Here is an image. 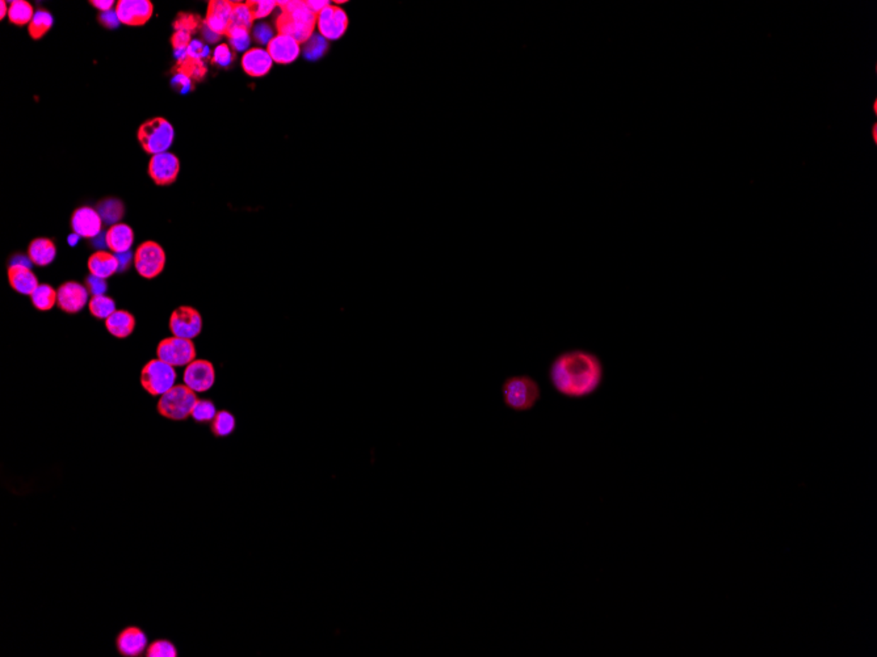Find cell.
<instances>
[{
    "label": "cell",
    "instance_id": "47",
    "mask_svg": "<svg viewBox=\"0 0 877 657\" xmlns=\"http://www.w3.org/2000/svg\"><path fill=\"white\" fill-rule=\"evenodd\" d=\"M203 24H204V23H203ZM204 27H205V25H204ZM203 35H204V38L208 40L209 42H215V41L221 37L218 36V35H215V33H213L210 29H208L206 27L204 28V30H203Z\"/></svg>",
    "mask_w": 877,
    "mask_h": 657
},
{
    "label": "cell",
    "instance_id": "38",
    "mask_svg": "<svg viewBox=\"0 0 877 657\" xmlns=\"http://www.w3.org/2000/svg\"><path fill=\"white\" fill-rule=\"evenodd\" d=\"M201 23H203L201 18L196 16V15L179 13V16L176 18L175 23H174V28H175V30H186V32H189V33H193L195 30H197V28L203 25Z\"/></svg>",
    "mask_w": 877,
    "mask_h": 657
},
{
    "label": "cell",
    "instance_id": "43",
    "mask_svg": "<svg viewBox=\"0 0 877 657\" xmlns=\"http://www.w3.org/2000/svg\"><path fill=\"white\" fill-rule=\"evenodd\" d=\"M98 23H100L103 27L108 28V29H115V28L118 27V23H120V20L117 18L116 12H112V11L101 12V13L98 15Z\"/></svg>",
    "mask_w": 877,
    "mask_h": 657
},
{
    "label": "cell",
    "instance_id": "21",
    "mask_svg": "<svg viewBox=\"0 0 877 657\" xmlns=\"http://www.w3.org/2000/svg\"><path fill=\"white\" fill-rule=\"evenodd\" d=\"M135 241V232L126 223H116L108 229L106 244L115 253H126Z\"/></svg>",
    "mask_w": 877,
    "mask_h": 657
},
{
    "label": "cell",
    "instance_id": "44",
    "mask_svg": "<svg viewBox=\"0 0 877 657\" xmlns=\"http://www.w3.org/2000/svg\"><path fill=\"white\" fill-rule=\"evenodd\" d=\"M187 54L191 55V57H195V58L201 59V58H205V57L209 55V47L205 46V45L201 44L200 41H192L191 45H189Z\"/></svg>",
    "mask_w": 877,
    "mask_h": 657
},
{
    "label": "cell",
    "instance_id": "39",
    "mask_svg": "<svg viewBox=\"0 0 877 657\" xmlns=\"http://www.w3.org/2000/svg\"><path fill=\"white\" fill-rule=\"evenodd\" d=\"M226 37L230 40V45L233 46L235 50H246L250 45V35L249 30L244 29H232L226 33Z\"/></svg>",
    "mask_w": 877,
    "mask_h": 657
},
{
    "label": "cell",
    "instance_id": "32",
    "mask_svg": "<svg viewBox=\"0 0 877 657\" xmlns=\"http://www.w3.org/2000/svg\"><path fill=\"white\" fill-rule=\"evenodd\" d=\"M252 23H254V18L251 15L250 9L246 6V3L235 1L227 32L232 30V29L250 30V28L252 27Z\"/></svg>",
    "mask_w": 877,
    "mask_h": 657
},
{
    "label": "cell",
    "instance_id": "28",
    "mask_svg": "<svg viewBox=\"0 0 877 657\" xmlns=\"http://www.w3.org/2000/svg\"><path fill=\"white\" fill-rule=\"evenodd\" d=\"M53 16L49 11L44 8L37 9L35 16L32 18L29 27H28V33L33 40H40L45 36L46 33L53 27Z\"/></svg>",
    "mask_w": 877,
    "mask_h": 657
},
{
    "label": "cell",
    "instance_id": "45",
    "mask_svg": "<svg viewBox=\"0 0 877 657\" xmlns=\"http://www.w3.org/2000/svg\"><path fill=\"white\" fill-rule=\"evenodd\" d=\"M306 4H307V7H309V8L313 11L315 15H319V13L322 12L323 9L330 6V1H327V0H326V1H317V0H309V1H306Z\"/></svg>",
    "mask_w": 877,
    "mask_h": 657
},
{
    "label": "cell",
    "instance_id": "26",
    "mask_svg": "<svg viewBox=\"0 0 877 657\" xmlns=\"http://www.w3.org/2000/svg\"><path fill=\"white\" fill-rule=\"evenodd\" d=\"M96 210L101 215L103 222L113 226L124 217L125 206L117 198H106L98 202Z\"/></svg>",
    "mask_w": 877,
    "mask_h": 657
},
{
    "label": "cell",
    "instance_id": "34",
    "mask_svg": "<svg viewBox=\"0 0 877 657\" xmlns=\"http://www.w3.org/2000/svg\"><path fill=\"white\" fill-rule=\"evenodd\" d=\"M146 657H178L176 646L167 639H158L149 644Z\"/></svg>",
    "mask_w": 877,
    "mask_h": 657
},
{
    "label": "cell",
    "instance_id": "2",
    "mask_svg": "<svg viewBox=\"0 0 877 657\" xmlns=\"http://www.w3.org/2000/svg\"><path fill=\"white\" fill-rule=\"evenodd\" d=\"M283 12L276 18V29L281 36L292 37L298 44H306L314 35L317 15L306 1H278Z\"/></svg>",
    "mask_w": 877,
    "mask_h": 657
},
{
    "label": "cell",
    "instance_id": "11",
    "mask_svg": "<svg viewBox=\"0 0 877 657\" xmlns=\"http://www.w3.org/2000/svg\"><path fill=\"white\" fill-rule=\"evenodd\" d=\"M183 382L196 394L210 390L215 383V366L208 360L192 361L184 370Z\"/></svg>",
    "mask_w": 877,
    "mask_h": 657
},
{
    "label": "cell",
    "instance_id": "29",
    "mask_svg": "<svg viewBox=\"0 0 877 657\" xmlns=\"http://www.w3.org/2000/svg\"><path fill=\"white\" fill-rule=\"evenodd\" d=\"M57 290L47 284L38 285V287L30 295L32 303L38 311L52 310L57 304Z\"/></svg>",
    "mask_w": 877,
    "mask_h": 657
},
{
    "label": "cell",
    "instance_id": "1",
    "mask_svg": "<svg viewBox=\"0 0 877 657\" xmlns=\"http://www.w3.org/2000/svg\"><path fill=\"white\" fill-rule=\"evenodd\" d=\"M549 381L560 395L583 399L594 395L604 381V366L598 355L572 349L557 355L549 367Z\"/></svg>",
    "mask_w": 877,
    "mask_h": 657
},
{
    "label": "cell",
    "instance_id": "30",
    "mask_svg": "<svg viewBox=\"0 0 877 657\" xmlns=\"http://www.w3.org/2000/svg\"><path fill=\"white\" fill-rule=\"evenodd\" d=\"M90 314L98 320L108 319L116 311V302L106 294L92 295L89 302Z\"/></svg>",
    "mask_w": 877,
    "mask_h": 657
},
{
    "label": "cell",
    "instance_id": "31",
    "mask_svg": "<svg viewBox=\"0 0 877 657\" xmlns=\"http://www.w3.org/2000/svg\"><path fill=\"white\" fill-rule=\"evenodd\" d=\"M235 428H237V420L234 418L233 413L225 409L218 411L213 421L210 423V430L215 437H218V438H224V437L233 435Z\"/></svg>",
    "mask_w": 877,
    "mask_h": 657
},
{
    "label": "cell",
    "instance_id": "18",
    "mask_svg": "<svg viewBox=\"0 0 877 657\" xmlns=\"http://www.w3.org/2000/svg\"><path fill=\"white\" fill-rule=\"evenodd\" d=\"M267 52L273 62L289 64V63L295 62L297 57L300 55L301 49H300V44L292 37L278 35L269 41Z\"/></svg>",
    "mask_w": 877,
    "mask_h": 657
},
{
    "label": "cell",
    "instance_id": "36",
    "mask_svg": "<svg viewBox=\"0 0 877 657\" xmlns=\"http://www.w3.org/2000/svg\"><path fill=\"white\" fill-rule=\"evenodd\" d=\"M191 37H192V33L186 32V30H175V33L171 37V44L179 59L187 55L189 45L192 42Z\"/></svg>",
    "mask_w": 877,
    "mask_h": 657
},
{
    "label": "cell",
    "instance_id": "4",
    "mask_svg": "<svg viewBox=\"0 0 877 657\" xmlns=\"http://www.w3.org/2000/svg\"><path fill=\"white\" fill-rule=\"evenodd\" d=\"M198 400L197 394L191 390L188 386L175 384L171 390L162 395L157 411L162 418H169L172 421H183L192 415L193 407Z\"/></svg>",
    "mask_w": 877,
    "mask_h": 657
},
{
    "label": "cell",
    "instance_id": "15",
    "mask_svg": "<svg viewBox=\"0 0 877 657\" xmlns=\"http://www.w3.org/2000/svg\"><path fill=\"white\" fill-rule=\"evenodd\" d=\"M349 25V18L346 12L339 7L329 6L318 15V28L321 36L326 40H338L341 38Z\"/></svg>",
    "mask_w": 877,
    "mask_h": 657
},
{
    "label": "cell",
    "instance_id": "9",
    "mask_svg": "<svg viewBox=\"0 0 877 657\" xmlns=\"http://www.w3.org/2000/svg\"><path fill=\"white\" fill-rule=\"evenodd\" d=\"M203 316L191 306H180L171 314L170 331L172 336L193 340L201 333Z\"/></svg>",
    "mask_w": 877,
    "mask_h": 657
},
{
    "label": "cell",
    "instance_id": "27",
    "mask_svg": "<svg viewBox=\"0 0 877 657\" xmlns=\"http://www.w3.org/2000/svg\"><path fill=\"white\" fill-rule=\"evenodd\" d=\"M35 13L36 12L33 11L32 4H29L26 0H15L9 3V18L15 25L23 27L30 24Z\"/></svg>",
    "mask_w": 877,
    "mask_h": 657
},
{
    "label": "cell",
    "instance_id": "17",
    "mask_svg": "<svg viewBox=\"0 0 877 657\" xmlns=\"http://www.w3.org/2000/svg\"><path fill=\"white\" fill-rule=\"evenodd\" d=\"M116 647L121 656L138 657L146 652L149 647L147 635L144 630L135 626H129L118 634Z\"/></svg>",
    "mask_w": 877,
    "mask_h": 657
},
{
    "label": "cell",
    "instance_id": "25",
    "mask_svg": "<svg viewBox=\"0 0 877 657\" xmlns=\"http://www.w3.org/2000/svg\"><path fill=\"white\" fill-rule=\"evenodd\" d=\"M174 72H176V75H183L188 79L201 80L205 76L206 67L201 59L187 54L175 64Z\"/></svg>",
    "mask_w": 877,
    "mask_h": 657
},
{
    "label": "cell",
    "instance_id": "10",
    "mask_svg": "<svg viewBox=\"0 0 877 657\" xmlns=\"http://www.w3.org/2000/svg\"><path fill=\"white\" fill-rule=\"evenodd\" d=\"M147 171L157 185L166 187L174 184L179 176L180 161L176 155L169 152H162L152 155Z\"/></svg>",
    "mask_w": 877,
    "mask_h": 657
},
{
    "label": "cell",
    "instance_id": "6",
    "mask_svg": "<svg viewBox=\"0 0 877 657\" xmlns=\"http://www.w3.org/2000/svg\"><path fill=\"white\" fill-rule=\"evenodd\" d=\"M176 379L175 367L159 358L150 360L141 372V386L152 396H162L176 384Z\"/></svg>",
    "mask_w": 877,
    "mask_h": 657
},
{
    "label": "cell",
    "instance_id": "35",
    "mask_svg": "<svg viewBox=\"0 0 877 657\" xmlns=\"http://www.w3.org/2000/svg\"><path fill=\"white\" fill-rule=\"evenodd\" d=\"M329 49L327 40L321 35H313L312 38L305 44L304 54L305 57L310 61H315L318 58L323 57Z\"/></svg>",
    "mask_w": 877,
    "mask_h": 657
},
{
    "label": "cell",
    "instance_id": "22",
    "mask_svg": "<svg viewBox=\"0 0 877 657\" xmlns=\"http://www.w3.org/2000/svg\"><path fill=\"white\" fill-rule=\"evenodd\" d=\"M120 269V260L113 253L98 251L89 258V270L91 275L101 280H107Z\"/></svg>",
    "mask_w": 877,
    "mask_h": 657
},
{
    "label": "cell",
    "instance_id": "16",
    "mask_svg": "<svg viewBox=\"0 0 877 657\" xmlns=\"http://www.w3.org/2000/svg\"><path fill=\"white\" fill-rule=\"evenodd\" d=\"M235 1L212 0L208 4L204 25L218 36H226Z\"/></svg>",
    "mask_w": 877,
    "mask_h": 657
},
{
    "label": "cell",
    "instance_id": "3",
    "mask_svg": "<svg viewBox=\"0 0 877 657\" xmlns=\"http://www.w3.org/2000/svg\"><path fill=\"white\" fill-rule=\"evenodd\" d=\"M503 403L515 412H528L536 407L541 398L538 383L528 375H515L502 384Z\"/></svg>",
    "mask_w": 877,
    "mask_h": 657
},
{
    "label": "cell",
    "instance_id": "48",
    "mask_svg": "<svg viewBox=\"0 0 877 657\" xmlns=\"http://www.w3.org/2000/svg\"><path fill=\"white\" fill-rule=\"evenodd\" d=\"M0 6H1V15H0V18L3 20V18H6V15H9V11H7V4H6V1H1V3H0Z\"/></svg>",
    "mask_w": 877,
    "mask_h": 657
},
{
    "label": "cell",
    "instance_id": "46",
    "mask_svg": "<svg viewBox=\"0 0 877 657\" xmlns=\"http://www.w3.org/2000/svg\"><path fill=\"white\" fill-rule=\"evenodd\" d=\"M91 4L95 8L100 9L101 12H108V11L112 9L113 4H116V3L113 0H94V1H91Z\"/></svg>",
    "mask_w": 877,
    "mask_h": 657
},
{
    "label": "cell",
    "instance_id": "5",
    "mask_svg": "<svg viewBox=\"0 0 877 657\" xmlns=\"http://www.w3.org/2000/svg\"><path fill=\"white\" fill-rule=\"evenodd\" d=\"M137 138L145 152L157 155L167 152L172 146L175 130L169 120L163 117H154L140 126Z\"/></svg>",
    "mask_w": 877,
    "mask_h": 657
},
{
    "label": "cell",
    "instance_id": "19",
    "mask_svg": "<svg viewBox=\"0 0 877 657\" xmlns=\"http://www.w3.org/2000/svg\"><path fill=\"white\" fill-rule=\"evenodd\" d=\"M7 275L11 287L15 292L24 295H32L40 285L36 275L30 270V268L23 264H11L7 269Z\"/></svg>",
    "mask_w": 877,
    "mask_h": 657
},
{
    "label": "cell",
    "instance_id": "14",
    "mask_svg": "<svg viewBox=\"0 0 877 657\" xmlns=\"http://www.w3.org/2000/svg\"><path fill=\"white\" fill-rule=\"evenodd\" d=\"M103 219L96 209L91 206L78 207L72 215V229L79 238H96L103 229Z\"/></svg>",
    "mask_w": 877,
    "mask_h": 657
},
{
    "label": "cell",
    "instance_id": "12",
    "mask_svg": "<svg viewBox=\"0 0 877 657\" xmlns=\"http://www.w3.org/2000/svg\"><path fill=\"white\" fill-rule=\"evenodd\" d=\"M115 12L124 25L141 27L152 18L154 7L150 0H120Z\"/></svg>",
    "mask_w": 877,
    "mask_h": 657
},
{
    "label": "cell",
    "instance_id": "20",
    "mask_svg": "<svg viewBox=\"0 0 877 657\" xmlns=\"http://www.w3.org/2000/svg\"><path fill=\"white\" fill-rule=\"evenodd\" d=\"M272 63L273 61L268 52L260 47H252L243 54V70L252 78H261L267 75L272 69Z\"/></svg>",
    "mask_w": 877,
    "mask_h": 657
},
{
    "label": "cell",
    "instance_id": "37",
    "mask_svg": "<svg viewBox=\"0 0 877 657\" xmlns=\"http://www.w3.org/2000/svg\"><path fill=\"white\" fill-rule=\"evenodd\" d=\"M246 6L250 9L251 15L254 20L255 18H261L268 16L269 13L275 9L278 6V1H271V0H251L247 1Z\"/></svg>",
    "mask_w": 877,
    "mask_h": 657
},
{
    "label": "cell",
    "instance_id": "8",
    "mask_svg": "<svg viewBox=\"0 0 877 657\" xmlns=\"http://www.w3.org/2000/svg\"><path fill=\"white\" fill-rule=\"evenodd\" d=\"M157 355L163 362L174 367L187 366L196 360V345L188 338H163L157 347Z\"/></svg>",
    "mask_w": 877,
    "mask_h": 657
},
{
    "label": "cell",
    "instance_id": "40",
    "mask_svg": "<svg viewBox=\"0 0 877 657\" xmlns=\"http://www.w3.org/2000/svg\"><path fill=\"white\" fill-rule=\"evenodd\" d=\"M233 59L234 54L230 50V46L226 44H221L215 47V55H213L212 62L215 63V64H218V66H229L230 63L233 62Z\"/></svg>",
    "mask_w": 877,
    "mask_h": 657
},
{
    "label": "cell",
    "instance_id": "42",
    "mask_svg": "<svg viewBox=\"0 0 877 657\" xmlns=\"http://www.w3.org/2000/svg\"><path fill=\"white\" fill-rule=\"evenodd\" d=\"M86 285H87L86 287H89V292H90V293L92 294V295H98V294H104V292H106V289H107V284H106V280H101V278H98V277H94V275H90V277L87 278V281H86Z\"/></svg>",
    "mask_w": 877,
    "mask_h": 657
},
{
    "label": "cell",
    "instance_id": "23",
    "mask_svg": "<svg viewBox=\"0 0 877 657\" xmlns=\"http://www.w3.org/2000/svg\"><path fill=\"white\" fill-rule=\"evenodd\" d=\"M57 256V248L52 239L37 238L28 246V258L37 267H47Z\"/></svg>",
    "mask_w": 877,
    "mask_h": 657
},
{
    "label": "cell",
    "instance_id": "13",
    "mask_svg": "<svg viewBox=\"0 0 877 657\" xmlns=\"http://www.w3.org/2000/svg\"><path fill=\"white\" fill-rule=\"evenodd\" d=\"M89 293L86 286L75 281H67L57 290V306L66 314H78L89 302Z\"/></svg>",
    "mask_w": 877,
    "mask_h": 657
},
{
    "label": "cell",
    "instance_id": "41",
    "mask_svg": "<svg viewBox=\"0 0 877 657\" xmlns=\"http://www.w3.org/2000/svg\"><path fill=\"white\" fill-rule=\"evenodd\" d=\"M272 36H273V32L268 24H260L254 29V37L258 44L268 45L269 41L273 38Z\"/></svg>",
    "mask_w": 877,
    "mask_h": 657
},
{
    "label": "cell",
    "instance_id": "33",
    "mask_svg": "<svg viewBox=\"0 0 877 657\" xmlns=\"http://www.w3.org/2000/svg\"><path fill=\"white\" fill-rule=\"evenodd\" d=\"M217 409H215V403L209 399H198L193 407L191 418H193L200 424H206V423H212L213 418L217 415Z\"/></svg>",
    "mask_w": 877,
    "mask_h": 657
},
{
    "label": "cell",
    "instance_id": "24",
    "mask_svg": "<svg viewBox=\"0 0 877 657\" xmlns=\"http://www.w3.org/2000/svg\"><path fill=\"white\" fill-rule=\"evenodd\" d=\"M106 328L117 338H129L135 329V318L126 310H116L106 319Z\"/></svg>",
    "mask_w": 877,
    "mask_h": 657
},
{
    "label": "cell",
    "instance_id": "7",
    "mask_svg": "<svg viewBox=\"0 0 877 657\" xmlns=\"http://www.w3.org/2000/svg\"><path fill=\"white\" fill-rule=\"evenodd\" d=\"M166 252L157 241H145L135 249V269L146 280H152L161 275L166 267Z\"/></svg>",
    "mask_w": 877,
    "mask_h": 657
}]
</instances>
